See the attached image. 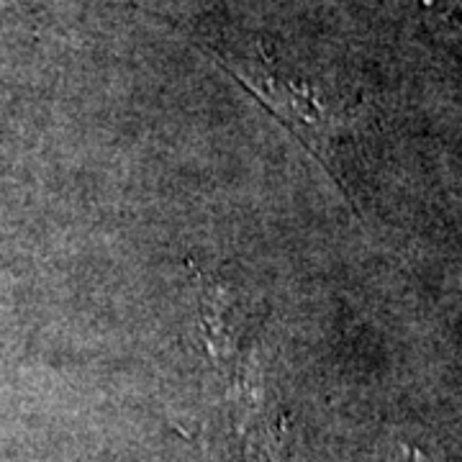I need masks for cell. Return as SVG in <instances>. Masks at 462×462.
Instances as JSON below:
<instances>
[{
	"instance_id": "1",
	"label": "cell",
	"mask_w": 462,
	"mask_h": 462,
	"mask_svg": "<svg viewBox=\"0 0 462 462\" xmlns=\"http://www.w3.org/2000/svg\"><path fill=\"white\" fill-rule=\"evenodd\" d=\"M216 57L229 69V75L245 85L296 136L303 149L321 162V167L346 193L345 175L339 165V144L346 136L349 124V111L345 106H339L329 93H324L311 80L288 75L275 65V60L267 57L263 47L247 54L218 51Z\"/></svg>"
},
{
	"instance_id": "2",
	"label": "cell",
	"mask_w": 462,
	"mask_h": 462,
	"mask_svg": "<svg viewBox=\"0 0 462 462\" xmlns=\"http://www.w3.org/2000/svg\"><path fill=\"white\" fill-rule=\"evenodd\" d=\"M419 3L430 11H437V14H449V11L462 5V0H419Z\"/></svg>"
}]
</instances>
